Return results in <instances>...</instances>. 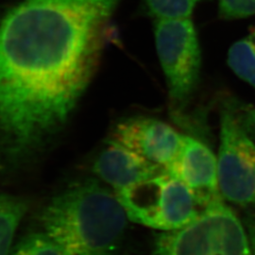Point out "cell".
<instances>
[{"mask_svg": "<svg viewBox=\"0 0 255 255\" xmlns=\"http://www.w3.org/2000/svg\"><path fill=\"white\" fill-rule=\"evenodd\" d=\"M93 170L115 193L165 171L164 167L110 139L107 146L95 161Z\"/></svg>", "mask_w": 255, "mask_h": 255, "instance_id": "9c48e42d", "label": "cell"}, {"mask_svg": "<svg viewBox=\"0 0 255 255\" xmlns=\"http://www.w3.org/2000/svg\"><path fill=\"white\" fill-rule=\"evenodd\" d=\"M116 195L128 220L161 232L183 228L204 211L192 192L166 170Z\"/></svg>", "mask_w": 255, "mask_h": 255, "instance_id": "277c9868", "label": "cell"}, {"mask_svg": "<svg viewBox=\"0 0 255 255\" xmlns=\"http://www.w3.org/2000/svg\"><path fill=\"white\" fill-rule=\"evenodd\" d=\"M109 139L166 169L179 153L183 135L160 119L142 116L120 121Z\"/></svg>", "mask_w": 255, "mask_h": 255, "instance_id": "52a82bcc", "label": "cell"}, {"mask_svg": "<svg viewBox=\"0 0 255 255\" xmlns=\"http://www.w3.org/2000/svg\"><path fill=\"white\" fill-rule=\"evenodd\" d=\"M150 255H255L244 223L223 201L183 228L161 232Z\"/></svg>", "mask_w": 255, "mask_h": 255, "instance_id": "3957f363", "label": "cell"}, {"mask_svg": "<svg viewBox=\"0 0 255 255\" xmlns=\"http://www.w3.org/2000/svg\"><path fill=\"white\" fill-rule=\"evenodd\" d=\"M228 64L238 78L255 88V26L247 36L231 46Z\"/></svg>", "mask_w": 255, "mask_h": 255, "instance_id": "8fae6325", "label": "cell"}, {"mask_svg": "<svg viewBox=\"0 0 255 255\" xmlns=\"http://www.w3.org/2000/svg\"><path fill=\"white\" fill-rule=\"evenodd\" d=\"M218 170L223 200L241 207L255 205V141L231 106L221 113Z\"/></svg>", "mask_w": 255, "mask_h": 255, "instance_id": "8992f818", "label": "cell"}, {"mask_svg": "<svg viewBox=\"0 0 255 255\" xmlns=\"http://www.w3.org/2000/svg\"><path fill=\"white\" fill-rule=\"evenodd\" d=\"M154 36L170 108L180 116L200 81L201 52L197 31L191 18L155 20Z\"/></svg>", "mask_w": 255, "mask_h": 255, "instance_id": "5b68a950", "label": "cell"}, {"mask_svg": "<svg viewBox=\"0 0 255 255\" xmlns=\"http://www.w3.org/2000/svg\"><path fill=\"white\" fill-rule=\"evenodd\" d=\"M9 255H67L43 232L23 237Z\"/></svg>", "mask_w": 255, "mask_h": 255, "instance_id": "4fadbf2b", "label": "cell"}, {"mask_svg": "<svg viewBox=\"0 0 255 255\" xmlns=\"http://www.w3.org/2000/svg\"><path fill=\"white\" fill-rule=\"evenodd\" d=\"M165 170L192 192L203 209L223 201L219 190L218 157L200 140L183 135L179 153Z\"/></svg>", "mask_w": 255, "mask_h": 255, "instance_id": "ba28073f", "label": "cell"}, {"mask_svg": "<svg viewBox=\"0 0 255 255\" xmlns=\"http://www.w3.org/2000/svg\"><path fill=\"white\" fill-rule=\"evenodd\" d=\"M28 210L23 198L0 193V255H9L15 232Z\"/></svg>", "mask_w": 255, "mask_h": 255, "instance_id": "30bf717a", "label": "cell"}, {"mask_svg": "<svg viewBox=\"0 0 255 255\" xmlns=\"http://www.w3.org/2000/svg\"><path fill=\"white\" fill-rule=\"evenodd\" d=\"M128 217L116 193L96 180L56 196L42 211V232L67 255H115Z\"/></svg>", "mask_w": 255, "mask_h": 255, "instance_id": "7a4b0ae2", "label": "cell"}, {"mask_svg": "<svg viewBox=\"0 0 255 255\" xmlns=\"http://www.w3.org/2000/svg\"><path fill=\"white\" fill-rule=\"evenodd\" d=\"M121 0H10L0 9V181L51 148L100 65Z\"/></svg>", "mask_w": 255, "mask_h": 255, "instance_id": "6da1fadb", "label": "cell"}, {"mask_svg": "<svg viewBox=\"0 0 255 255\" xmlns=\"http://www.w3.org/2000/svg\"><path fill=\"white\" fill-rule=\"evenodd\" d=\"M240 123L244 129L246 130L247 133L253 138L255 141V108L249 110L245 112V114L238 115Z\"/></svg>", "mask_w": 255, "mask_h": 255, "instance_id": "9a60e30c", "label": "cell"}, {"mask_svg": "<svg viewBox=\"0 0 255 255\" xmlns=\"http://www.w3.org/2000/svg\"><path fill=\"white\" fill-rule=\"evenodd\" d=\"M219 16L226 20L255 14V0H219Z\"/></svg>", "mask_w": 255, "mask_h": 255, "instance_id": "5bb4252c", "label": "cell"}, {"mask_svg": "<svg viewBox=\"0 0 255 255\" xmlns=\"http://www.w3.org/2000/svg\"><path fill=\"white\" fill-rule=\"evenodd\" d=\"M251 246L255 255V213H249L243 220Z\"/></svg>", "mask_w": 255, "mask_h": 255, "instance_id": "2e32d148", "label": "cell"}, {"mask_svg": "<svg viewBox=\"0 0 255 255\" xmlns=\"http://www.w3.org/2000/svg\"><path fill=\"white\" fill-rule=\"evenodd\" d=\"M201 0H142V10L155 20H177L191 17Z\"/></svg>", "mask_w": 255, "mask_h": 255, "instance_id": "7c38bea8", "label": "cell"}]
</instances>
